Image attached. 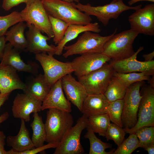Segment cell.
Returning a JSON list of instances; mask_svg holds the SVG:
<instances>
[{"label":"cell","mask_w":154,"mask_h":154,"mask_svg":"<svg viewBox=\"0 0 154 154\" xmlns=\"http://www.w3.org/2000/svg\"><path fill=\"white\" fill-rule=\"evenodd\" d=\"M42 3L48 14L71 25H85L93 19L76 8L72 3L62 0H42Z\"/></svg>","instance_id":"1"},{"label":"cell","mask_w":154,"mask_h":154,"mask_svg":"<svg viewBox=\"0 0 154 154\" xmlns=\"http://www.w3.org/2000/svg\"><path fill=\"white\" fill-rule=\"evenodd\" d=\"M73 123L70 112L56 108L48 109L44 124L46 133L45 141L58 144Z\"/></svg>","instance_id":"2"},{"label":"cell","mask_w":154,"mask_h":154,"mask_svg":"<svg viewBox=\"0 0 154 154\" xmlns=\"http://www.w3.org/2000/svg\"><path fill=\"white\" fill-rule=\"evenodd\" d=\"M138 33L130 29L115 34L105 44L103 53L112 60L124 59L135 53L133 43Z\"/></svg>","instance_id":"3"},{"label":"cell","mask_w":154,"mask_h":154,"mask_svg":"<svg viewBox=\"0 0 154 154\" xmlns=\"http://www.w3.org/2000/svg\"><path fill=\"white\" fill-rule=\"evenodd\" d=\"M116 29L111 35L102 36L98 33L86 31L80 36L74 43L65 46L64 50L65 52L63 56L66 58L74 55L102 53L104 46L106 42L116 33Z\"/></svg>","instance_id":"4"},{"label":"cell","mask_w":154,"mask_h":154,"mask_svg":"<svg viewBox=\"0 0 154 154\" xmlns=\"http://www.w3.org/2000/svg\"><path fill=\"white\" fill-rule=\"evenodd\" d=\"M73 5L80 11L89 16H94L104 26L108 25L111 19H117L123 12L129 10L135 11L141 7V5L131 6L125 5L123 0L97 6H92L89 4L83 5L78 3H72Z\"/></svg>","instance_id":"5"},{"label":"cell","mask_w":154,"mask_h":154,"mask_svg":"<svg viewBox=\"0 0 154 154\" xmlns=\"http://www.w3.org/2000/svg\"><path fill=\"white\" fill-rule=\"evenodd\" d=\"M140 91L142 96L138 110L137 121L131 128H123L126 133H135L145 127L154 126V87L144 84Z\"/></svg>","instance_id":"6"},{"label":"cell","mask_w":154,"mask_h":154,"mask_svg":"<svg viewBox=\"0 0 154 154\" xmlns=\"http://www.w3.org/2000/svg\"><path fill=\"white\" fill-rule=\"evenodd\" d=\"M53 56L45 52L36 54L35 56V59L40 64L45 77L51 87L63 77L75 70L71 62L60 61Z\"/></svg>","instance_id":"7"},{"label":"cell","mask_w":154,"mask_h":154,"mask_svg":"<svg viewBox=\"0 0 154 154\" xmlns=\"http://www.w3.org/2000/svg\"><path fill=\"white\" fill-rule=\"evenodd\" d=\"M115 72L107 63L87 74L78 78L88 94H104Z\"/></svg>","instance_id":"8"},{"label":"cell","mask_w":154,"mask_h":154,"mask_svg":"<svg viewBox=\"0 0 154 154\" xmlns=\"http://www.w3.org/2000/svg\"><path fill=\"white\" fill-rule=\"evenodd\" d=\"M145 83V81L137 82L127 88L123 98L124 103L121 116L124 128H131L137 123L138 108L142 97L140 89Z\"/></svg>","instance_id":"9"},{"label":"cell","mask_w":154,"mask_h":154,"mask_svg":"<svg viewBox=\"0 0 154 154\" xmlns=\"http://www.w3.org/2000/svg\"><path fill=\"white\" fill-rule=\"evenodd\" d=\"M88 118L83 115L68 131L55 148L54 154H82L84 153L80 142L83 130L88 126Z\"/></svg>","instance_id":"10"},{"label":"cell","mask_w":154,"mask_h":154,"mask_svg":"<svg viewBox=\"0 0 154 154\" xmlns=\"http://www.w3.org/2000/svg\"><path fill=\"white\" fill-rule=\"evenodd\" d=\"M20 13L23 22H26L27 24L33 25L50 38H53L48 14L41 0H35L26 5L25 8Z\"/></svg>","instance_id":"11"},{"label":"cell","mask_w":154,"mask_h":154,"mask_svg":"<svg viewBox=\"0 0 154 154\" xmlns=\"http://www.w3.org/2000/svg\"><path fill=\"white\" fill-rule=\"evenodd\" d=\"M130 29L138 34L154 35V4L146 5L140 8L129 17Z\"/></svg>","instance_id":"12"},{"label":"cell","mask_w":154,"mask_h":154,"mask_svg":"<svg viewBox=\"0 0 154 154\" xmlns=\"http://www.w3.org/2000/svg\"><path fill=\"white\" fill-rule=\"evenodd\" d=\"M111 60L103 53H96L81 55L71 62L75 69L74 74L78 78L100 68Z\"/></svg>","instance_id":"13"},{"label":"cell","mask_w":154,"mask_h":154,"mask_svg":"<svg viewBox=\"0 0 154 154\" xmlns=\"http://www.w3.org/2000/svg\"><path fill=\"white\" fill-rule=\"evenodd\" d=\"M42 102L29 95L18 93L13 102L12 111L13 117L29 122L30 114L41 110Z\"/></svg>","instance_id":"14"},{"label":"cell","mask_w":154,"mask_h":154,"mask_svg":"<svg viewBox=\"0 0 154 154\" xmlns=\"http://www.w3.org/2000/svg\"><path fill=\"white\" fill-rule=\"evenodd\" d=\"M28 30L26 33L28 44L24 51L33 53L35 54L45 52L53 55L55 54L56 46L48 44L47 41L50 38L42 35V32L34 25L27 24Z\"/></svg>","instance_id":"15"},{"label":"cell","mask_w":154,"mask_h":154,"mask_svg":"<svg viewBox=\"0 0 154 154\" xmlns=\"http://www.w3.org/2000/svg\"><path fill=\"white\" fill-rule=\"evenodd\" d=\"M144 49L140 46L131 56L117 60H112L110 64L115 72L122 73L154 71V60L141 62L137 59L138 53Z\"/></svg>","instance_id":"16"},{"label":"cell","mask_w":154,"mask_h":154,"mask_svg":"<svg viewBox=\"0 0 154 154\" xmlns=\"http://www.w3.org/2000/svg\"><path fill=\"white\" fill-rule=\"evenodd\" d=\"M0 66H11L17 71L30 73L37 75L38 65L35 62L25 63L21 59L20 51L15 48L9 42L5 45L3 56L1 60Z\"/></svg>","instance_id":"17"},{"label":"cell","mask_w":154,"mask_h":154,"mask_svg":"<svg viewBox=\"0 0 154 154\" xmlns=\"http://www.w3.org/2000/svg\"><path fill=\"white\" fill-rule=\"evenodd\" d=\"M61 83L67 99L81 112L83 101L88 94L84 86L76 80L71 73L63 77Z\"/></svg>","instance_id":"18"},{"label":"cell","mask_w":154,"mask_h":154,"mask_svg":"<svg viewBox=\"0 0 154 154\" xmlns=\"http://www.w3.org/2000/svg\"><path fill=\"white\" fill-rule=\"evenodd\" d=\"M56 108L69 112L72 111L71 103L66 98L63 92L61 78L53 84L42 102L41 110Z\"/></svg>","instance_id":"19"},{"label":"cell","mask_w":154,"mask_h":154,"mask_svg":"<svg viewBox=\"0 0 154 154\" xmlns=\"http://www.w3.org/2000/svg\"><path fill=\"white\" fill-rule=\"evenodd\" d=\"M26 86L13 67L9 66H0V93H10L16 89L23 91Z\"/></svg>","instance_id":"20"},{"label":"cell","mask_w":154,"mask_h":154,"mask_svg":"<svg viewBox=\"0 0 154 154\" xmlns=\"http://www.w3.org/2000/svg\"><path fill=\"white\" fill-rule=\"evenodd\" d=\"M109 103L104 94H88L83 101L80 112L87 118L106 114Z\"/></svg>","instance_id":"21"},{"label":"cell","mask_w":154,"mask_h":154,"mask_svg":"<svg viewBox=\"0 0 154 154\" xmlns=\"http://www.w3.org/2000/svg\"><path fill=\"white\" fill-rule=\"evenodd\" d=\"M101 30L98 23H91L85 25L70 24L68 27L62 39L56 46L55 54H62L64 46L68 42L75 38L80 33L86 31L98 33Z\"/></svg>","instance_id":"22"},{"label":"cell","mask_w":154,"mask_h":154,"mask_svg":"<svg viewBox=\"0 0 154 154\" xmlns=\"http://www.w3.org/2000/svg\"><path fill=\"white\" fill-rule=\"evenodd\" d=\"M25 122L23 119H21V127L18 134L15 136H9L7 139V145L11 147V149L15 152H23L35 148Z\"/></svg>","instance_id":"23"},{"label":"cell","mask_w":154,"mask_h":154,"mask_svg":"<svg viewBox=\"0 0 154 154\" xmlns=\"http://www.w3.org/2000/svg\"><path fill=\"white\" fill-rule=\"evenodd\" d=\"M26 85L23 91L24 93L42 102L49 93L51 88L44 75L41 74L32 78Z\"/></svg>","instance_id":"24"},{"label":"cell","mask_w":154,"mask_h":154,"mask_svg":"<svg viewBox=\"0 0 154 154\" xmlns=\"http://www.w3.org/2000/svg\"><path fill=\"white\" fill-rule=\"evenodd\" d=\"M27 27V24L21 21L14 25L5 34L7 41L19 51H24L28 46V41L24 34Z\"/></svg>","instance_id":"25"},{"label":"cell","mask_w":154,"mask_h":154,"mask_svg":"<svg viewBox=\"0 0 154 154\" xmlns=\"http://www.w3.org/2000/svg\"><path fill=\"white\" fill-rule=\"evenodd\" d=\"M33 120L30 124L33 130L31 140L35 147L43 146L46 136L44 124L38 113H33Z\"/></svg>","instance_id":"26"},{"label":"cell","mask_w":154,"mask_h":154,"mask_svg":"<svg viewBox=\"0 0 154 154\" xmlns=\"http://www.w3.org/2000/svg\"><path fill=\"white\" fill-rule=\"evenodd\" d=\"M87 131L84 136L88 139L90 143L89 154H113L114 149L106 152V149L110 148L111 145L109 143L104 142L95 135L91 128L88 126Z\"/></svg>","instance_id":"27"},{"label":"cell","mask_w":154,"mask_h":154,"mask_svg":"<svg viewBox=\"0 0 154 154\" xmlns=\"http://www.w3.org/2000/svg\"><path fill=\"white\" fill-rule=\"evenodd\" d=\"M127 88L117 78L113 77L104 94L109 102L123 99Z\"/></svg>","instance_id":"28"},{"label":"cell","mask_w":154,"mask_h":154,"mask_svg":"<svg viewBox=\"0 0 154 154\" xmlns=\"http://www.w3.org/2000/svg\"><path fill=\"white\" fill-rule=\"evenodd\" d=\"M154 76V71L132 72L122 73L115 72L113 76L118 79L126 87L139 81H149Z\"/></svg>","instance_id":"29"},{"label":"cell","mask_w":154,"mask_h":154,"mask_svg":"<svg viewBox=\"0 0 154 154\" xmlns=\"http://www.w3.org/2000/svg\"><path fill=\"white\" fill-rule=\"evenodd\" d=\"M110 121L107 114L96 115L88 117V126L94 133L105 137Z\"/></svg>","instance_id":"30"},{"label":"cell","mask_w":154,"mask_h":154,"mask_svg":"<svg viewBox=\"0 0 154 154\" xmlns=\"http://www.w3.org/2000/svg\"><path fill=\"white\" fill-rule=\"evenodd\" d=\"M124 103L123 99L109 102L106 110V114L108 115L110 121L123 127L121 116Z\"/></svg>","instance_id":"31"},{"label":"cell","mask_w":154,"mask_h":154,"mask_svg":"<svg viewBox=\"0 0 154 154\" xmlns=\"http://www.w3.org/2000/svg\"><path fill=\"white\" fill-rule=\"evenodd\" d=\"M48 17L54 35L53 41L57 45L63 38L69 24L48 14Z\"/></svg>","instance_id":"32"},{"label":"cell","mask_w":154,"mask_h":154,"mask_svg":"<svg viewBox=\"0 0 154 154\" xmlns=\"http://www.w3.org/2000/svg\"><path fill=\"white\" fill-rule=\"evenodd\" d=\"M140 147L139 142L135 133L130 134L128 137L124 139L117 149L114 154H131Z\"/></svg>","instance_id":"33"},{"label":"cell","mask_w":154,"mask_h":154,"mask_svg":"<svg viewBox=\"0 0 154 154\" xmlns=\"http://www.w3.org/2000/svg\"><path fill=\"white\" fill-rule=\"evenodd\" d=\"M126 133L123 127L113 123H110L107 128L105 137L107 141L113 140L118 147L124 139Z\"/></svg>","instance_id":"34"},{"label":"cell","mask_w":154,"mask_h":154,"mask_svg":"<svg viewBox=\"0 0 154 154\" xmlns=\"http://www.w3.org/2000/svg\"><path fill=\"white\" fill-rule=\"evenodd\" d=\"M21 21H23L20 13L17 11L5 16H0V36L5 35L9 28Z\"/></svg>","instance_id":"35"},{"label":"cell","mask_w":154,"mask_h":154,"mask_svg":"<svg viewBox=\"0 0 154 154\" xmlns=\"http://www.w3.org/2000/svg\"><path fill=\"white\" fill-rule=\"evenodd\" d=\"M135 133L138 139L140 147L144 148L154 143V126L142 127L138 130Z\"/></svg>","instance_id":"36"},{"label":"cell","mask_w":154,"mask_h":154,"mask_svg":"<svg viewBox=\"0 0 154 154\" xmlns=\"http://www.w3.org/2000/svg\"><path fill=\"white\" fill-rule=\"evenodd\" d=\"M58 145L55 143H49L42 146L21 152H16L13 150L11 149L7 151V154H36L46 149L53 148H55Z\"/></svg>","instance_id":"37"},{"label":"cell","mask_w":154,"mask_h":154,"mask_svg":"<svg viewBox=\"0 0 154 154\" xmlns=\"http://www.w3.org/2000/svg\"><path fill=\"white\" fill-rule=\"evenodd\" d=\"M35 0H3L2 8L5 11H9L13 7L22 3H25L26 5L29 4Z\"/></svg>","instance_id":"38"},{"label":"cell","mask_w":154,"mask_h":154,"mask_svg":"<svg viewBox=\"0 0 154 154\" xmlns=\"http://www.w3.org/2000/svg\"><path fill=\"white\" fill-rule=\"evenodd\" d=\"M10 93L0 94V108L4 102L8 98ZM9 116L8 113L5 112L0 116V124L7 119Z\"/></svg>","instance_id":"39"},{"label":"cell","mask_w":154,"mask_h":154,"mask_svg":"<svg viewBox=\"0 0 154 154\" xmlns=\"http://www.w3.org/2000/svg\"><path fill=\"white\" fill-rule=\"evenodd\" d=\"M7 41L5 35L0 36V60H1L4 54Z\"/></svg>","instance_id":"40"},{"label":"cell","mask_w":154,"mask_h":154,"mask_svg":"<svg viewBox=\"0 0 154 154\" xmlns=\"http://www.w3.org/2000/svg\"><path fill=\"white\" fill-rule=\"evenodd\" d=\"M143 57L145 59V62H150L153 60L154 57V51L148 54H144L143 55Z\"/></svg>","instance_id":"41"},{"label":"cell","mask_w":154,"mask_h":154,"mask_svg":"<svg viewBox=\"0 0 154 154\" xmlns=\"http://www.w3.org/2000/svg\"><path fill=\"white\" fill-rule=\"evenodd\" d=\"M146 150L149 154H154V143L151 144L143 148Z\"/></svg>","instance_id":"42"},{"label":"cell","mask_w":154,"mask_h":154,"mask_svg":"<svg viewBox=\"0 0 154 154\" xmlns=\"http://www.w3.org/2000/svg\"><path fill=\"white\" fill-rule=\"evenodd\" d=\"M6 136L3 132L0 130V145L4 146Z\"/></svg>","instance_id":"43"},{"label":"cell","mask_w":154,"mask_h":154,"mask_svg":"<svg viewBox=\"0 0 154 154\" xmlns=\"http://www.w3.org/2000/svg\"><path fill=\"white\" fill-rule=\"evenodd\" d=\"M142 1H147L152 2H154V0H130L128 2V3L129 6H131L137 2Z\"/></svg>","instance_id":"44"},{"label":"cell","mask_w":154,"mask_h":154,"mask_svg":"<svg viewBox=\"0 0 154 154\" xmlns=\"http://www.w3.org/2000/svg\"><path fill=\"white\" fill-rule=\"evenodd\" d=\"M4 146L0 145V154H7V151L4 149Z\"/></svg>","instance_id":"45"},{"label":"cell","mask_w":154,"mask_h":154,"mask_svg":"<svg viewBox=\"0 0 154 154\" xmlns=\"http://www.w3.org/2000/svg\"><path fill=\"white\" fill-rule=\"evenodd\" d=\"M64 1L70 2V3H73L74 2H75L77 3H79L80 1L81 0H62Z\"/></svg>","instance_id":"46"},{"label":"cell","mask_w":154,"mask_h":154,"mask_svg":"<svg viewBox=\"0 0 154 154\" xmlns=\"http://www.w3.org/2000/svg\"><path fill=\"white\" fill-rule=\"evenodd\" d=\"M118 0H112V1H111V2H116V1H117Z\"/></svg>","instance_id":"47"},{"label":"cell","mask_w":154,"mask_h":154,"mask_svg":"<svg viewBox=\"0 0 154 154\" xmlns=\"http://www.w3.org/2000/svg\"></svg>","instance_id":"48"},{"label":"cell","mask_w":154,"mask_h":154,"mask_svg":"<svg viewBox=\"0 0 154 154\" xmlns=\"http://www.w3.org/2000/svg\"></svg>","instance_id":"49"}]
</instances>
